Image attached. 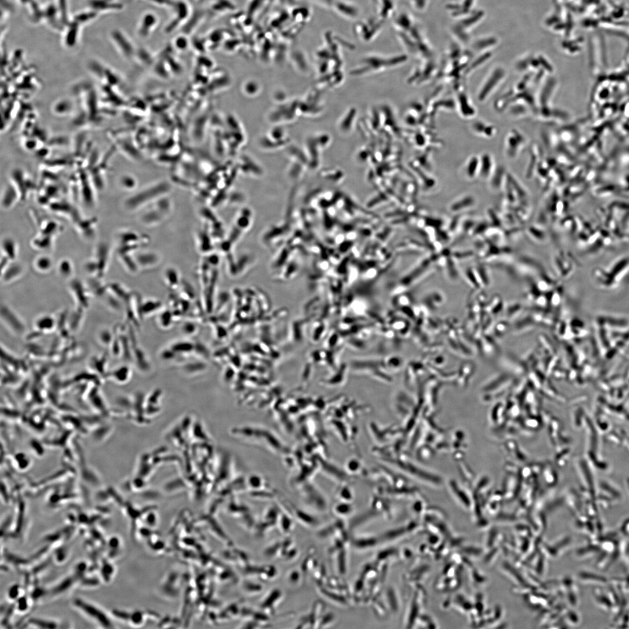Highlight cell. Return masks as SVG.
<instances>
[{"label":"cell","mask_w":629,"mask_h":629,"mask_svg":"<svg viewBox=\"0 0 629 629\" xmlns=\"http://www.w3.org/2000/svg\"><path fill=\"white\" fill-rule=\"evenodd\" d=\"M170 10L172 11V17L165 28V32L167 34L178 29L183 25H185V23L189 21L193 14L189 4L184 0L174 1Z\"/></svg>","instance_id":"1"},{"label":"cell","mask_w":629,"mask_h":629,"mask_svg":"<svg viewBox=\"0 0 629 629\" xmlns=\"http://www.w3.org/2000/svg\"><path fill=\"white\" fill-rule=\"evenodd\" d=\"M110 39L117 51L125 58H130L135 52V48L129 37L120 29H115L110 33Z\"/></svg>","instance_id":"2"},{"label":"cell","mask_w":629,"mask_h":629,"mask_svg":"<svg viewBox=\"0 0 629 629\" xmlns=\"http://www.w3.org/2000/svg\"><path fill=\"white\" fill-rule=\"evenodd\" d=\"M159 18L155 14L148 12L142 15L137 28V36L142 39H148L159 24Z\"/></svg>","instance_id":"3"},{"label":"cell","mask_w":629,"mask_h":629,"mask_svg":"<svg viewBox=\"0 0 629 629\" xmlns=\"http://www.w3.org/2000/svg\"><path fill=\"white\" fill-rule=\"evenodd\" d=\"M283 598L281 590L275 589L270 591L259 604L260 611L272 616L275 614L276 608L281 604Z\"/></svg>","instance_id":"4"},{"label":"cell","mask_w":629,"mask_h":629,"mask_svg":"<svg viewBox=\"0 0 629 629\" xmlns=\"http://www.w3.org/2000/svg\"><path fill=\"white\" fill-rule=\"evenodd\" d=\"M279 515L280 513L274 509L268 511L263 519L256 522L254 528L256 536L261 538L267 532L278 526Z\"/></svg>","instance_id":"5"},{"label":"cell","mask_w":629,"mask_h":629,"mask_svg":"<svg viewBox=\"0 0 629 629\" xmlns=\"http://www.w3.org/2000/svg\"><path fill=\"white\" fill-rule=\"evenodd\" d=\"M42 21L47 23L49 26L57 31H63L64 27L60 20L56 2L50 3L43 8Z\"/></svg>","instance_id":"6"},{"label":"cell","mask_w":629,"mask_h":629,"mask_svg":"<svg viewBox=\"0 0 629 629\" xmlns=\"http://www.w3.org/2000/svg\"><path fill=\"white\" fill-rule=\"evenodd\" d=\"M88 8L100 15L121 11L123 5L120 0H89Z\"/></svg>","instance_id":"7"},{"label":"cell","mask_w":629,"mask_h":629,"mask_svg":"<svg viewBox=\"0 0 629 629\" xmlns=\"http://www.w3.org/2000/svg\"><path fill=\"white\" fill-rule=\"evenodd\" d=\"M332 9L336 14L347 20H354L358 16V8L347 0H336Z\"/></svg>","instance_id":"8"},{"label":"cell","mask_w":629,"mask_h":629,"mask_svg":"<svg viewBox=\"0 0 629 629\" xmlns=\"http://www.w3.org/2000/svg\"><path fill=\"white\" fill-rule=\"evenodd\" d=\"M82 26L79 23L71 20L70 23L65 27L63 32V43L66 48L71 49L74 48L78 41L79 37L80 29Z\"/></svg>","instance_id":"9"},{"label":"cell","mask_w":629,"mask_h":629,"mask_svg":"<svg viewBox=\"0 0 629 629\" xmlns=\"http://www.w3.org/2000/svg\"><path fill=\"white\" fill-rule=\"evenodd\" d=\"M236 9L235 4L231 0H212L209 5L210 14L213 17L233 13Z\"/></svg>","instance_id":"10"},{"label":"cell","mask_w":629,"mask_h":629,"mask_svg":"<svg viewBox=\"0 0 629 629\" xmlns=\"http://www.w3.org/2000/svg\"><path fill=\"white\" fill-rule=\"evenodd\" d=\"M75 604L78 607L83 610V611H85L87 614L96 617L103 626L106 627H110L111 624L109 619H107L105 615L103 614L102 612L99 611L97 608L92 607V605L83 603V601L80 600H76Z\"/></svg>","instance_id":"11"},{"label":"cell","mask_w":629,"mask_h":629,"mask_svg":"<svg viewBox=\"0 0 629 629\" xmlns=\"http://www.w3.org/2000/svg\"><path fill=\"white\" fill-rule=\"evenodd\" d=\"M278 571L274 565L259 566L256 577L262 581H271L277 577Z\"/></svg>","instance_id":"12"},{"label":"cell","mask_w":629,"mask_h":629,"mask_svg":"<svg viewBox=\"0 0 629 629\" xmlns=\"http://www.w3.org/2000/svg\"><path fill=\"white\" fill-rule=\"evenodd\" d=\"M294 519L298 521L302 526L311 528L317 526L318 521L316 518L304 512L295 510L294 512Z\"/></svg>","instance_id":"13"},{"label":"cell","mask_w":629,"mask_h":629,"mask_svg":"<svg viewBox=\"0 0 629 629\" xmlns=\"http://www.w3.org/2000/svg\"><path fill=\"white\" fill-rule=\"evenodd\" d=\"M99 15L95 11L88 8L87 10L76 14L71 19L83 26L95 20Z\"/></svg>","instance_id":"14"},{"label":"cell","mask_w":629,"mask_h":629,"mask_svg":"<svg viewBox=\"0 0 629 629\" xmlns=\"http://www.w3.org/2000/svg\"><path fill=\"white\" fill-rule=\"evenodd\" d=\"M292 516L288 514L280 513L278 526L283 534L289 535L294 529Z\"/></svg>","instance_id":"15"},{"label":"cell","mask_w":629,"mask_h":629,"mask_svg":"<svg viewBox=\"0 0 629 629\" xmlns=\"http://www.w3.org/2000/svg\"><path fill=\"white\" fill-rule=\"evenodd\" d=\"M34 268L41 273H46L52 269L53 261L51 258L48 256H40L34 260Z\"/></svg>","instance_id":"16"},{"label":"cell","mask_w":629,"mask_h":629,"mask_svg":"<svg viewBox=\"0 0 629 629\" xmlns=\"http://www.w3.org/2000/svg\"><path fill=\"white\" fill-rule=\"evenodd\" d=\"M56 4L61 23L65 28L70 22L72 18L69 15L67 1V0H57Z\"/></svg>","instance_id":"17"},{"label":"cell","mask_w":629,"mask_h":629,"mask_svg":"<svg viewBox=\"0 0 629 629\" xmlns=\"http://www.w3.org/2000/svg\"><path fill=\"white\" fill-rule=\"evenodd\" d=\"M336 616L331 612H325L318 622L317 628H326L331 627L334 624Z\"/></svg>","instance_id":"18"},{"label":"cell","mask_w":629,"mask_h":629,"mask_svg":"<svg viewBox=\"0 0 629 629\" xmlns=\"http://www.w3.org/2000/svg\"><path fill=\"white\" fill-rule=\"evenodd\" d=\"M14 187L8 186L5 191V195L3 198V206L5 208H9L12 203L14 202L15 199H16L18 196L17 195V191L14 190Z\"/></svg>","instance_id":"19"},{"label":"cell","mask_w":629,"mask_h":629,"mask_svg":"<svg viewBox=\"0 0 629 629\" xmlns=\"http://www.w3.org/2000/svg\"><path fill=\"white\" fill-rule=\"evenodd\" d=\"M4 251L5 252V258L9 259H15V255H16L17 248L13 240L10 239H6L4 241L3 246Z\"/></svg>","instance_id":"20"},{"label":"cell","mask_w":629,"mask_h":629,"mask_svg":"<svg viewBox=\"0 0 629 629\" xmlns=\"http://www.w3.org/2000/svg\"><path fill=\"white\" fill-rule=\"evenodd\" d=\"M303 576L301 569H293L287 574V579L290 585L297 586L300 583Z\"/></svg>","instance_id":"21"},{"label":"cell","mask_w":629,"mask_h":629,"mask_svg":"<svg viewBox=\"0 0 629 629\" xmlns=\"http://www.w3.org/2000/svg\"><path fill=\"white\" fill-rule=\"evenodd\" d=\"M244 587L245 591L251 595H256V594L258 595L261 593L263 590L262 585L258 582L248 581L245 584Z\"/></svg>","instance_id":"22"},{"label":"cell","mask_w":629,"mask_h":629,"mask_svg":"<svg viewBox=\"0 0 629 629\" xmlns=\"http://www.w3.org/2000/svg\"><path fill=\"white\" fill-rule=\"evenodd\" d=\"M58 269L60 274L63 277H69L72 272V264L69 260H62L59 263Z\"/></svg>","instance_id":"23"},{"label":"cell","mask_w":629,"mask_h":629,"mask_svg":"<svg viewBox=\"0 0 629 629\" xmlns=\"http://www.w3.org/2000/svg\"><path fill=\"white\" fill-rule=\"evenodd\" d=\"M187 36V34H185V35H179L176 37L174 40L175 47L181 49L187 48L189 44Z\"/></svg>","instance_id":"24"},{"label":"cell","mask_w":629,"mask_h":629,"mask_svg":"<svg viewBox=\"0 0 629 629\" xmlns=\"http://www.w3.org/2000/svg\"><path fill=\"white\" fill-rule=\"evenodd\" d=\"M309 1L323 9H332L336 0H309Z\"/></svg>","instance_id":"25"},{"label":"cell","mask_w":629,"mask_h":629,"mask_svg":"<svg viewBox=\"0 0 629 629\" xmlns=\"http://www.w3.org/2000/svg\"><path fill=\"white\" fill-rule=\"evenodd\" d=\"M30 622L43 628H55L56 627L55 624L38 619H32L30 620Z\"/></svg>","instance_id":"26"},{"label":"cell","mask_w":629,"mask_h":629,"mask_svg":"<svg viewBox=\"0 0 629 629\" xmlns=\"http://www.w3.org/2000/svg\"><path fill=\"white\" fill-rule=\"evenodd\" d=\"M71 583L72 581L71 579H67V580L64 581L62 582V583L57 587V588L54 590V592L55 593H60L62 592V591L67 589L68 587L71 586Z\"/></svg>","instance_id":"27"},{"label":"cell","mask_w":629,"mask_h":629,"mask_svg":"<svg viewBox=\"0 0 629 629\" xmlns=\"http://www.w3.org/2000/svg\"><path fill=\"white\" fill-rule=\"evenodd\" d=\"M19 594L18 586H14L9 591V596L10 598L15 599L16 598Z\"/></svg>","instance_id":"28"},{"label":"cell","mask_w":629,"mask_h":629,"mask_svg":"<svg viewBox=\"0 0 629 629\" xmlns=\"http://www.w3.org/2000/svg\"><path fill=\"white\" fill-rule=\"evenodd\" d=\"M27 607H28V605H27V602H26L25 598H21V599L19 600L18 601L19 609L21 610V611H24V610H25L27 608Z\"/></svg>","instance_id":"29"},{"label":"cell","mask_w":629,"mask_h":629,"mask_svg":"<svg viewBox=\"0 0 629 629\" xmlns=\"http://www.w3.org/2000/svg\"><path fill=\"white\" fill-rule=\"evenodd\" d=\"M112 569L113 568L112 566H110L109 565H107H107H106L104 566V567H103V573H104L106 575V576H107V575H109L111 574V573L112 572V570H113Z\"/></svg>","instance_id":"30"},{"label":"cell","mask_w":629,"mask_h":629,"mask_svg":"<svg viewBox=\"0 0 629 629\" xmlns=\"http://www.w3.org/2000/svg\"><path fill=\"white\" fill-rule=\"evenodd\" d=\"M118 542L117 539H116V538H113L110 540V545L111 547L116 548L118 547Z\"/></svg>","instance_id":"31"},{"label":"cell","mask_w":629,"mask_h":629,"mask_svg":"<svg viewBox=\"0 0 629 629\" xmlns=\"http://www.w3.org/2000/svg\"><path fill=\"white\" fill-rule=\"evenodd\" d=\"M20 2L23 4V5H28L27 6H29L30 5H32V4L34 2H36V0H20Z\"/></svg>","instance_id":"32"},{"label":"cell","mask_w":629,"mask_h":629,"mask_svg":"<svg viewBox=\"0 0 629 629\" xmlns=\"http://www.w3.org/2000/svg\"><path fill=\"white\" fill-rule=\"evenodd\" d=\"M78 569L79 571H85L86 569L85 563H80V565H79L78 567Z\"/></svg>","instance_id":"33"},{"label":"cell","mask_w":629,"mask_h":629,"mask_svg":"<svg viewBox=\"0 0 629 629\" xmlns=\"http://www.w3.org/2000/svg\"><path fill=\"white\" fill-rule=\"evenodd\" d=\"M147 1H148V2H149V0H147Z\"/></svg>","instance_id":"34"}]
</instances>
